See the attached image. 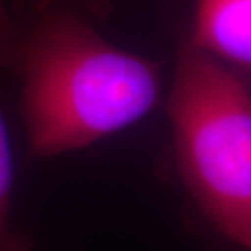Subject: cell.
<instances>
[{
  "instance_id": "cell-5",
  "label": "cell",
  "mask_w": 251,
  "mask_h": 251,
  "mask_svg": "<svg viewBox=\"0 0 251 251\" xmlns=\"http://www.w3.org/2000/svg\"><path fill=\"white\" fill-rule=\"evenodd\" d=\"M247 250H248V251H251V245H250V247H248V248H247Z\"/></svg>"
},
{
  "instance_id": "cell-3",
  "label": "cell",
  "mask_w": 251,
  "mask_h": 251,
  "mask_svg": "<svg viewBox=\"0 0 251 251\" xmlns=\"http://www.w3.org/2000/svg\"><path fill=\"white\" fill-rule=\"evenodd\" d=\"M189 44L222 65L251 97V0H196Z\"/></svg>"
},
{
  "instance_id": "cell-1",
  "label": "cell",
  "mask_w": 251,
  "mask_h": 251,
  "mask_svg": "<svg viewBox=\"0 0 251 251\" xmlns=\"http://www.w3.org/2000/svg\"><path fill=\"white\" fill-rule=\"evenodd\" d=\"M108 0H13L7 67L22 82V119L34 158H52L140 121L162 93L158 65L108 41Z\"/></svg>"
},
{
  "instance_id": "cell-2",
  "label": "cell",
  "mask_w": 251,
  "mask_h": 251,
  "mask_svg": "<svg viewBox=\"0 0 251 251\" xmlns=\"http://www.w3.org/2000/svg\"><path fill=\"white\" fill-rule=\"evenodd\" d=\"M167 111L178 173L220 235L251 245V97L212 57L188 44Z\"/></svg>"
},
{
  "instance_id": "cell-4",
  "label": "cell",
  "mask_w": 251,
  "mask_h": 251,
  "mask_svg": "<svg viewBox=\"0 0 251 251\" xmlns=\"http://www.w3.org/2000/svg\"><path fill=\"white\" fill-rule=\"evenodd\" d=\"M8 15L0 0V70L7 67ZM13 189V153L7 126L0 111V251H31V240L10 227V201Z\"/></svg>"
}]
</instances>
